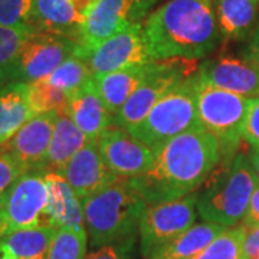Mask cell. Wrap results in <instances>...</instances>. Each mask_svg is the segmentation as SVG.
<instances>
[{"label":"cell","instance_id":"cell-1","mask_svg":"<svg viewBox=\"0 0 259 259\" xmlns=\"http://www.w3.org/2000/svg\"><path fill=\"white\" fill-rule=\"evenodd\" d=\"M221 160L218 140L203 127H197L170 140L147 171L131 182L148 206L171 202L203 186Z\"/></svg>","mask_w":259,"mask_h":259},{"label":"cell","instance_id":"cell-2","mask_svg":"<svg viewBox=\"0 0 259 259\" xmlns=\"http://www.w3.org/2000/svg\"><path fill=\"white\" fill-rule=\"evenodd\" d=\"M143 33L154 61H197L213 52L221 39L216 0H168L146 19Z\"/></svg>","mask_w":259,"mask_h":259},{"label":"cell","instance_id":"cell-3","mask_svg":"<svg viewBox=\"0 0 259 259\" xmlns=\"http://www.w3.org/2000/svg\"><path fill=\"white\" fill-rule=\"evenodd\" d=\"M82 206L91 245L101 248L136 238L148 204L131 179H118Z\"/></svg>","mask_w":259,"mask_h":259},{"label":"cell","instance_id":"cell-4","mask_svg":"<svg viewBox=\"0 0 259 259\" xmlns=\"http://www.w3.org/2000/svg\"><path fill=\"white\" fill-rule=\"evenodd\" d=\"M258 185L249 157L238 153L221 170H213L196 194V209L204 222L229 229L241 222L249 206L250 196Z\"/></svg>","mask_w":259,"mask_h":259},{"label":"cell","instance_id":"cell-5","mask_svg":"<svg viewBox=\"0 0 259 259\" xmlns=\"http://www.w3.org/2000/svg\"><path fill=\"white\" fill-rule=\"evenodd\" d=\"M199 74L190 75L158 101L137 127L128 131L154 154H157L170 140L202 127L197 114Z\"/></svg>","mask_w":259,"mask_h":259},{"label":"cell","instance_id":"cell-6","mask_svg":"<svg viewBox=\"0 0 259 259\" xmlns=\"http://www.w3.org/2000/svg\"><path fill=\"white\" fill-rule=\"evenodd\" d=\"M200 76V75H199ZM250 100L239 94L213 87L202 78L197 85V114L200 125L218 140L222 157L232 153L243 139Z\"/></svg>","mask_w":259,"mask_h":259},{"label":"cell","instance_id":"cell-7","mask_svg":"<svg viewBox=\"0 0 259 259\" xmlns=\"http://www.w3.org/2000/svg\"><path fill=\"white\" fill-rule=\"evenodd\" d=\"M197 72V64L192 59L173 58L164 61H154L153 69L140 85L137 91L114 115V125L131 131L148 115L153 107L161 101L167 94Z\"/></svg>","mask_w":259,"mask_h":259},{"label":"cell","instance_id":"cell-8","mask_svg":"<svg viewBox=\"0 0 259 259\" xmlns=\"http://www.w3.org/2000/svg\"><path fill=\"white\" fill-rule=\"evenodd\" d=\"M196 194L147 206L140 221V249L146 259L156 255L196 223Z\"/></svg>","mask_w":259,"mask_h":259},{"label":"cell","instance_id":"cell-9","mask_svg":"<svg viewBox=\"0 0 259 259\" xmlns=\"http://www.w3.org/2000/svg\"><path fill=\"white\" fill-rule=\"evenodd\" d=\"M48 199L49 192L44 171H26L19 177L0 197L8 233L18 229L49 226Z\"/></svg>","mask_w":259,"mask_h":259},{"label":"cell","instance_id":"cell-10","mask_svg":"<svg viewBox=\"0 0 259 259\" xmlns=\"http://www.w3.org/2000/svg\"><path fill=\"white\" fill-rule=\"evenodd\" d=\"M144 15L139 0H97L83 19L76 56L87 61L102 42L140 23Z\"/></svg>","mask_w":259,"mask_h":259},{"label":"cell","instance_id":"cell-11","mask_svg":"<svg viewBox=\"0 0 259 259\" xmlns=\"http://www.w3.org/2000/svg\"><path fill=\"white\" fill-rule=\"evenodd\" d=\"M76 52L78 44L72 39L33 30L19 54L16 62L19 79L26 83L47 79Z\"/></svg>","mask_w":259,"mask_h":259},{"label":"cell","instance_id":"cell-12","mask_svg":"<svg viewBox=\"0 0 259 259\" xmlns=\"http://www.w3.org/2000/svg\"><path fill=\"white\" fill-rule=\"evenodd\" d=\"M105 164L120 179H134L144 175L156 154L127 130L112 124L97 141Z\"/></svg>","mask_w":259,"mask_h":259},{"label":"cell","instance_id":"cell-13","mask_svg":"<svg viewBox=\"0 0 259 259\" xmlns=\"http://www.w3.org/2000/svg\"><path fill=\"white\" fill-rule=\"evenodd\" d=\"M87 61L94 75L110 74L134 65L154 62L146 44L141 23H134L102 42Z\"/></svg>","mask_w":259,"mask_h":259},{"label":"cell","instance_id":"cell-14","mask_svg":"<svg viewBox=\"0 0 259 259\" xmlns=\"http://www.w3.org/2000/svg\"><path fill=\"white\" fill-rule=\"evenodd\" d=\"M58 115L59 112L56 111L37 114L19 130L6 144H3V148L18 158L26 171H42Z\"/></svg>","mask_w":259,"mask_h":259},{"label":"cell","instance_id":"cell-15","mask_svg":"<svg viewBox=\"0 0 259 259\" xmlns=\"http://www.w3.org/2000/svg\"><path fill=\"white\" fill-rule=\"evenodd\" d=\"M61 175L82 202L120 179L105 164L95 141H88L69 160Z\"/></svg>","mask_w":259,"mask_h":259},{"label":"cell","instance_id":"cell-16","mask_svg":"<svg viewBox=\"0 0 259 259\" xmlns=\"http://www.w3.org/2000/svg\"><path fill=\"white\" fill-rule=\"evenodd\" d=\"M197 74L213 87L242 97H259V66L248 59L219 56L199 66Z\"/></svg>","mask_w":259,"mask_h":259},{"label":"cell","instance_id":"cell-17","mask_svg":"<svg viewBox=\"0 0 259 259\" xmlns=\"http://www.w3.org/2000/svg\"><path fill=\"white\" fill-rule=\"evenodd\" d=\"M65 112L72 118L88 141H98L100 136L114 122V115L105 105L94 78L69 94Z\"/></svg>","mask_w":259,"mask_h":259},{"label":"cell","instance_id":"cell-18","mask_svg":"<svg viewBox=\"0 0 259 259\" xmlns=\"http://www.w3.org/2000/svg\"><path fill=\"white\" fill-rule=\"evenodd\" d=\"M83 19L69 0H32L29 26L36 32L69 37L78 44Z\"/></svg>","mask_w":259,"mask_h":259},{"label":"cell","instance_id":"cell-19","mask_svg":"<svg viewBox=\"0 0 259 259\" xmlns=\"http://www.w3.org/2000/svg\"><path fill=\"white\" fill-rule=\"evenodd\" d=\"M45 180L48 185V221L49 226L56 229H76L87 231L83 216L82 200L62 175L47 171Z\"/></svg>","mask_w":259,"mask_h":259},{"label":"cell","instance_id":"cell-20","mask_svg":"<svg viewBox=\"0 0 259 259\" xmlns=\"http://www.w3.org/2000/svg\"><path fill=\"white\" fill-rule=\"evenodd\" d=\"M153 64L154 62L134 65L110 74L94 75L95 85L112 115L120 111L122 105L130 100V97L146 81L153 69Z\"/></svg>","mask_w":259,"mask_h":259},{"label":"cell","instance_id":"cell-21","mask_svg":"<svg viewBox=\"0 0 259 259\" xmlns=\"http://www.w3.org/2000/svg\"><path fill=\"white\" fill-rule=\"evenodd\" d=\"M36 117L26 82H12L0 90V146L6 144L28 121Z\"/></svg>","mask_w":259,"mask_h":259},{"label":"cell","instance_id":"cell-22","mask_svg":"<svg viewBox=\"0 0 259 259\" xmlns=\"http://www.w3.org/2000/svg\"><path fill=\"white\" fill-rule=\"evenodd\" d=\"M88 143L83 134L72 118L66 112H59L56 120L52 141L48 150V156L42 167V171L62 173L69 160Z\"/></svg>","mask_w":259,"mask_h":259},{"label":"cell","instance_id":"cell-23","mask_svg":"<svg viewBox=\"0 0 259 259\" xmlns=\"http://www.w3.org/2000/svg\"><path fill=\"white\" fill-rule=\"evenodd\" d=\"M259 0H216L221 37L238 40L249 33L258 16Z\"/></svg>","mask_w":259,"mask_h":259},{"label":"cell","instance_id":"cell-24","mask_svg":"<svg viewBox=\"0 0 259 259\" xmlns=\"http://www.w3.org/2000/svg\"><path fill=\"white\" fill-rule=\"evenodd\" d=\"M226 231L221 225L216 223H194L192 228L177 236L163 249H160L150 259H190L194 255L210 245L221 233Z\"/></svg>","mask_w":259,"mask_h":259},{"label":"cell","instance_id":"cell-25","mask_svg":"<svg viewBox=\"0 0 259 259\" xmlns=\"http://www.w3.org/2000/svg\"><path fill=\"white\" fill-rule=\"evenodd\" d=\"M56 232L54 226H36L9 232L0 241L16 259H47Z\"/></svg>","mask_w":259,"mask_h":259},{"label":"cell","instance_id":"cell-26","mask_svg":"<svg viewBox=\"0 0 259 259\" xmlns=\"http://www.w3.org/2000/svg\"><path fill=\"white\" fill-rule=\"evenodd\" d=\"M91 78H94V72L90 68L88 61L74 55L66 59L45 81L62 90L64 93L72 94Z\"/></svg>","mask_w":259,"mask_h":259},{"label":"cell","instance_id":"cell-27","mask_svg":"<svg viewBox=\"0 0 259 259\" xmlns=\"http://www.w3.org/2000/svg\"><path fill=\"white\" fill-rule=\"evenodd\" d=\"M246 231L248 228L245 225L226 229L210 245L190 259H241Z\"/></svg>","mask_w":259,"mask_h":259},{"label":"cell","instance_id":"cell-28","mask_svg":"<svg viewBox=\"0 0 259 259\" xmlns=\"http://www.w3.org/2000/svg\"><path fill=\"white\" fill-rule=\"evenodd\" d=\"M28 87L30 105L33 111L36 112V115L49 111L65 112L68 100H69V94L64 93L62 90L51 85L45 79L29 82Z\"/></svg>","mask_w":259,"mask_h":259},{"label":"cell","instance_id":"cell-29","mask_svg":"<svg viewBox=\"0 0 259 259\" xmlns=\"http://www.w3.org/2000/svg\"><path fill=\"white\" fill-rule=\"evenodd\" d=\"M88 233L76 229H58L47 259H83L87 253Z\"/></svg>","mask_w":259,"mask_h":259},{"label":"cell","instance_id":"cell-30","mask_svg":"<svg viewBox=\"0 0 259 259\" xmlns=\"http://www.w3.org/2000/svg\"><path fill=\"white\" fill-rule=\"evenodd\" d=\"M32 32L33 29L29 26L12 28L0 25V66L16 65L22 47Z\"/></svg>","mask_w":259,"mask_h":259},{"label":"cell","instance_id":"cell-31","mask_svg":"<svg viewBox=\"0 0 259 259\" xmlns=\"http://www.w3.org/2000/svg\"><path fill=\"white\" fill-rule=\"evenodd\" d=\"M30 13L32 0H0V25L12 28L29 26Z\"/></svg>","mask_w":259,"mask_h":259},{"label":"cell","instance_id":"cell-32","mask_svg":"<svg viewBox=\"0 0 259 259\" xmlns=\"http://www.w3.org/2000/svg\"><path fill=\"white\" fill-rule=\"evenodd\" d=\"M25 173L26 170L19 163L18 158L3 148V153L0 154V197Z\"/></svg>","mask_w":259,"mask_h":259},{"label":"cell","instance_id":"cell-33","mask_svg":"<svg viewBox=\"0 0 259 259\" xmlns=\"http://www.w3.org/2000/svg\"><path fill=\"white\" fill-rule=\"evenodd\" d=\"M134 243H136V238L105 245L101 248H97V250H93L83 259H136Z\"/></svg>","mask_w":259,"mask_h":259},{"label":"cell","instance_id":"cell-34","mask_svg":"<svg viewBox=\"0 0 259 259\" xmlns=\"http://www.w3.org/2000/svg\"><path fill=\"white\" fill-rule=\"evenodd\" d=\"M243 139L246 140L252 147H259V97L250 100Z\"/></svg>","mask_w":259,"mask_h":259},{"label":"cell","instance_id":"cell-35","mask_svg":"<svg viewBox=\"0 0 259 259\" xmlns=\"http://www.w3.org/2000/svg\"><path fill=\"white\" fill-rule=\"evenodd\" d=\"M259 255V226L248 228L242 246L241 259H255Z\"/></svg>","mask_w":259,"mask_h":259},{"label":"cell","instance_id":"cell-36","mask_svg":"<svg viewBox=\"0 0 259 259\" xmlns=\"http://www.w3.org/2000/svg\"><path fill=\"white\" fill-rule=\"evenodd\" d=\"M243 225L246 228H258L259 226V182L250 196L249 206H248V210L243 218Z\"/></svg>","mask_w":259,"mask_h":259},{"label":"cell","instance_id":"cell-37","mask_svg":"<svg viewBox=\"0 0 259 259\" xmlns=\"http://www.w3.org/2000/svg\"><path fill=\"white\" fill-rule=\"evenodd\" d=\"M245 59H248L250 62L256 64L259 66V25L252 30L248 48L245 52Z\"/></svg>","mask_w":259,"mask_h":259},{"label":"cell","instance_id":"cell-38","mask_svg":"<svg viewBox=\"0 0 259 259\" xmlns=\"http://www.w3.org/2000/svg\"><path fill=\"white\" fill-rule=\"evenodd\" d=\"M15 79H19L18 68L16 65L9 66H0V90L5 88L6 85L12 83Z\"/></svg>","mask_w":259,"mask_h":259},{"label":"cell","instance_id":"cell-39","mask_svg":"<svg viewBox=\"0 0 259 259\" xmlns=\"http://www.w3.org/2000/svg\"><path fill=\"white\" fill-rule=\"evenodd\" d=\"M72 5H74L75 8H76V10L81 13V15H87L88 13V10L91 9L94 6V3L97 2V0H69Z\"/></svg>","mask_w":259,"mask_h":259},{"label":"cell","instance_id":"cell-40","mask_svg":"<svg viewBox=\"0 0 259 259\" xmlns=\"http://www.w3.org/2000/svg\"><path fill=\"white\" fill-rule=\"evenodd\" d=\"M248 157H249L252 168H253V171H255L259 182V147H252V151H250Z\"/></svg>","mask_w":259,"mask_h":259},{"label":"cell","instance_id":"cell-41","mask_svg":"<svg viewBox=\"0 0 259 259\" xmlns=\"http://www.w3.org/2000/svg\"><path fill=\"white\" fill-rule=\"evenodd\" d=\"M8 233V225H6V219H5V213H3V207H2V202H0V239Z\"/></svg>","mask_w":259,"mask_h":259},{"label":"cell","instance_id":"cell-42","mask_svg":"<svg viewBox=\"0 0 259 259\" xmlns=\"http://www.w3.org/2000/svg\"><path fill=\"white\" fill-rule=\"evenodd\" d=\"M0 259H16L15 255L9 250V248L0 241Z\"/></svg>","mask_w":259,"mask_h":259},{"label":"cell","instance_id":"cell-43","mask_svg":"<svg viewBox=\"0 0 259 259\" xmlns=\"http://www.w3.org/2000/svg\"><path fill=\"white\" fill-rule=\"evenodd\" d=\"M156 0H139V5L141 10L144 12V13H147V10L151 8V5L154 3Z\"/></svg>","mask_w":259,"mask_h":259},{"label":"cell","instance_id":"cell-44","mask_svg":"<svg viewBox=\"0 0 259 259\" xmlns=\"http://www.w3.org/2000/svg\"><path fill=\"white\" fill-rule=\"evenodd\" d=\"M2 153H3V147L0 146V154H2Z\"/></svg>","mask_w":259,"mask_h":259},{"label":"cell","instance_id":"cell-45","mask_svg":"<svg viewBox=\"0 0 259 259\" xmlns=\"http://www.w3.org/2000/svg\"><path fill=\"white\" fill-rule=\"evenodd\" d=\"M255 259H259V255H258V256H256V258H255Z\"/></svg>","mask_w":259,"mask_h":259}]
</instances>
